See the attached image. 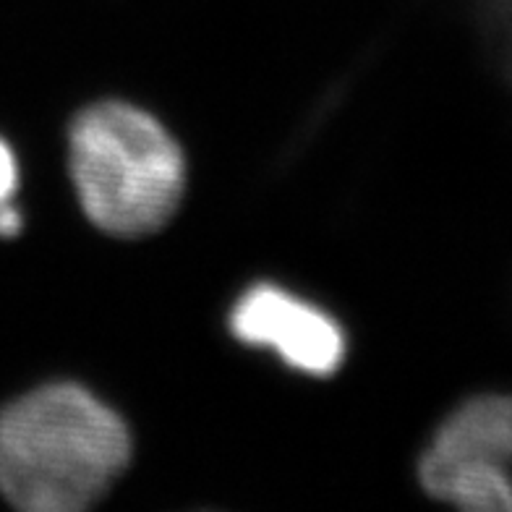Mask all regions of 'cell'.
Listing matches in <instances>:
<instances>
[{"mask_svg": "<svg viewBox=\"0 0 512 512\" xmlns=\"http://www.w3.org/2000/svg\"><path fill=\"white\" fill-rule=\"evenodd\" d=\"M128 458L121 416L79 384H45L0 411V494L19 510L95 505Z\"/></svg>", "mask_w": 512, "mask_h": 512, "instance_id": "6da1fadb", "label": "cell"}, {"mask_svg": "<svg viewBox=\"0 0 512 512\" xmlns=\"http://www.w3.org/2000/svg\"><path fill=\"white\" fill-rule=\"evenodd\" d=\"M68 162L81 209L113 236L155 233L181 204V147L160 121L126 102H100L79 113Z\"/></svg>", "mask_w": 512, "mask_h": 512, "instance_id": "7a4b0ae2", "label": "cell"}, {"mask_svg": "<svg viewBox=\"0 0 512 512\" xmlns=\"http://www.w3.org/2000/svg\"><path fill=\"white\" fill-rule=\"evenodd\" d=\"M418 479L458 510L512 512V392L460 403L426 445Z\"/></svg>", "mask_w": 512, "mask_h": 512, "instance_id": "3957f363", "label": "cell"}, {"mask_svg": "<svg viewBox=\"0 0 512 512\" xmlns=\"http://www.w3.org/2000/svg\"><path fill=\"white\" fill-rule=\"evenodd\" d=\"M230 330L241 343L267 348L311 377H327L345 358V335L335 319L277 285L246 290L230 314Z\"/></svg>", "mask_w": 512, "mask_h": 512, "instance_id": "277c9868", "label": "cell"}, {"mask_svg": "<svg viewBox=\"0 0 512 512\" xmlns=\"http://www.w3.org/2000/svg\"><path fill=\"white\" fill-rule=\"evenodd\" d=\"M16 183H19V165H16L14 149L6 139H0V207L8 204L16 191Z\"/></svg>", "mask_w": 512, "mask_h": 512, "instance_id": "5b68a950", "label": "cell"}]
</instances>
